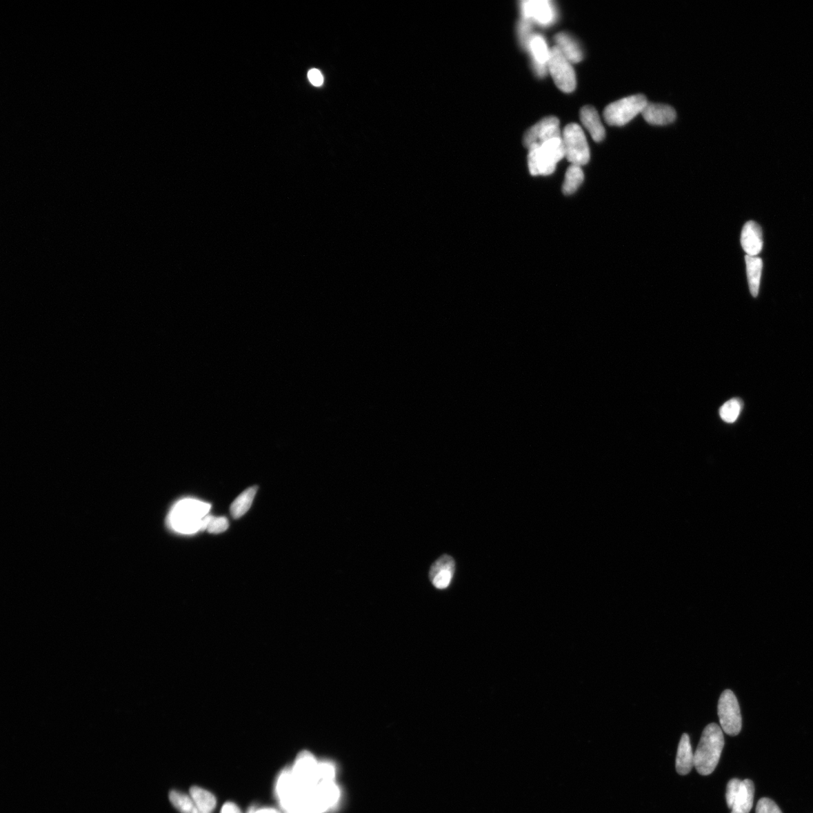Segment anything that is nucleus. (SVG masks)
Masks as SVG:
<instances>
[{
  "instance_id": "obj_1",
  "label": "nucleus",
  "mask_w": 813,
  "mask_h": 813,
  "mask_svg": "<svg viewBox=\"0 0 813 813\" xmlns=\"http://www.w3.org/2000/svg\"><path fill=\"white\" fill-rule=\"evenodd\" d=\"M725 746L722 729L711 723L703 730L694 753V767L701 775L708 776L716 770Z\"/></svg>"
},
{
  "instance_id": "obj_2",
  "label": "nucleus",
  "mask_w": 813,
  "mask_h": 813,
  "mask_svg": "<svg viewBox=\"0 0 813 813\" xmlns=\"http://www.w3.org/2000/svg\"><path fill=\"white\" fill-rule=\"evenodd\" d=\"M211 505L199 500L185 499L172 508L168 523L172 530L182 534L202 531L203 521L208 515Z\"/></svg>"
},
{
  "instance_id": "obj_3",
  "label": "nucleus",
  "mask_w": 813,
  "mask_h": 813,
  "mask_svg": "<svg viewBox=\"0 0 813 813\" xmlns=\"http://www.w3.org/2000/svg\"><path fill=\"white\" fill-rule=\"evenodd\" d=\"M565 157L562 137L529 149L528 166L533 176H547L553 174L558 162Z\"/></svg>"
},
{
  "instance_id": "obj_4",
  "label": "nucleus",
  "mask_w": 813,
  "mask_h": 813,
  "mask_svg": "<svg viewBox=\"0 0 813 813\" xmlns=\"http://www.w3.org/2000/svg\"><path fill=\"white\" fill-rule=\"evenodd\" d=\"M340 798L339 786L334 781L319 780L310 791L303 794L298 813H324L334 806Z\"/></svg>"
},
{
  "instance_id": "obj_5",
  "label": "nucleus",
  "mask_w": 813,
  "mask_h": 813,
  "mask_svg": "<svg viewBox=\"0 0 813 813\" xmlns=\"http://www.w3.org/2000/svg\"><path fill=\"white\" fill-rule=\"evenodd\" d=\"M646 97L636 94L622 98L606 106L604 119L608 125L621 127L643 112L648 104Z\"/></svg>"
},
{
  "instance_id": "obj_6",
  "label": "nucleus",
  "mask_w": 813,
  "mask_h": 813,
  "mask_svg": "<svg viewBox=\"0 0 813 813\" xmlns=\"http://www.w3.org/2000/svg\"><path fill=\"white\" fill-rule=\"evenodd\" d=\"M562 139L565 157L572 164L581 167L589 162L590 148L584 131L579 125L573 123L566 126Z\"/></svg>"
},
{
  "instance_id": "obj_7",
  "label": "nucleus",
  "mask_w": 813,
  "mask_h": 813,
  "mask_svg": "<svg viewBox=\"0 0 813 813\" xmlns=\"http://www.w3.org/2000/svg\"><path fill=\"white\" fill-rule=\"evenodd\" d=\"M319 763L314 755L308 751L301 752L295 760L291 768L292 777L301 796L319 782Z\"/></svg>"
},
{
  "instance_id": "obj_8",
  "label": "nucleus",
  "mask_w": 813,
  "mask_h": 813,
  "mask_svg": "<svg viewBox=\"0 0 813 813\" xmlns=\"http://www.w3.org/2000/svg\"><path fill=\"white\" fill-rule=\"evenodd\" d=\"M556 86L565 93L572 92L576 87V73L570 63L556 46L550 50L547 64Z\"/></svg>"
},
{
  "instance_id": "obj_9",
  "label": "nucleus",
  "mask_w": 813,
  "mask_h": 813,
  "mask_svg": "<svg viewBox=\"0 0 813 813\" xmlns=\"http://www.w3.org/2000/svg\"><path fill=\"white\" fill-rule=\"evenodd\" d=\"M718 714L721 727L730 736H737L742 729L740 705L734 693L730 690L723 692L718 704Z\"/></svg>"
},
{
  "instance_id": "obj_10",
  "label": "nucleus",
  "mask_w": 813,
  "mask_h": 813,
  "mask_svg": "<svg viewBox=\"0 0 813 813\" xmlns=\"http://www.w3.org/2000/svg\"><path fill=\"white\" fill-rule=\"evenodd\" d=\"M275 793L279 803L287 813L298 812L301 795L293 782L291 768L284 769L278 776Z\"/></svg>"
},
{
  "instance_id": "obj_11",
  "label": "nucleus",
  "mask_w": 813,
  "mask_h": 813,
  "mask_svg": "<svg viewBox=\"0 0 813 813\" xmlns=\"http://www.w3.org/2000/svg\"><path fill=\"white\" fill-rule=\"evenodd\" d=\"M561 137L560 121L556 117H551L541 120L532 127L524 135L523 143L529 150L534 145Z\"/></svg>"
},
{
  "instance_id": "obj_12",
  "label": "nucleus",
  "mask_w": 813,
  "mask_h": 813,
  "mask_svg": "<svg viewBox=\"0 0 813 813\" xmlns=\"http://www.w3.org/2000/svg\"><path fill=\"white\" fill-rule=\"evenodd\" d=\"M521 7L523 19L536 21L543 26L554 20V8L548 0H525Z\"/></svg>"
},
{
  "instance_id": "obj_13",
  "label": "nucleus",
  "mask_w": 813,
  "mask_h": 813,
  "mask_svg": "<svg viewBox=\"0 0 813 813\" xmlns=\"http://www.w3.org/2000/svg\"><path fill=\"white\" fill-rule=\"evenodd\" d=\"M456 564L454 558L445 554L439 558L431 566L430 579L435 588L445 590L453 580Z\"/></svg>"
},
{
  "instance_id": "obj_14",
  "label": "nucleus",
  "mask_w": 813,
  "mask_h": 813,
  "mask_svg": "<svg viewBox=\"0 0 813 813\" xmlns=\"http://www.w3.org/2000/svg\"><path fill=\"white\" fill-rule=\"evenodd\" d=\"M741 244L747 256L757 257L763 248V232L761 226L750 221L744 225L741 234Z\"/></svg>"
},
{
  "instance_id": "obj_15",
  "label": "nucleus",
  "mask_w": 813,
  "mask_h": 813,
  "mask_svg": "<svg viewBox=\"0 0 813 813\" xmlns=\"http://www.w3.org/2000/svg\"><path fill=\"white\" fill-rule=\"evenodd\" d=\"M644 119L653 126H667L676 119V112L666 104L648 103L642 112Z\"/></svg>"
},
{
  "instance_id": "obj_16",
  "label": "nucleus",
  "mask_w": 813,
  "mask_h": 813,
  "mask_svg": "<svg viewBox=\"0 0 813 813\" xmlns=\"http://www.w3.org/2000/svg\"><path fill=\"white\" fill-rule=\"evenodd\" d=\"M527 47L530 49L536 72L540 77L545 76L551 48H548L543 37L539 35H532Z\"/></svg>"
},
{
  "instance_id": "obj_17",
  "label": "nucleus",
  "mask_w": 813,
  "mask_h": 813,
  "mask_svg": "<svg viewBox=\"0 0 813 813\" xmlns=\"http://www.w3.org/2000/svg\"><path fill=\"white\" fill-rule=\"evenodd\" d=\"M580 118L583 126L588 130L595 142L603 141L605 135V128L601 118L595 108L591 106H586L580 112Z\"/></svg>"
},
{
  "instance_id": "obj_18",
  "label": "nucleus",
  "mask_w": 813,
  "mask_h": 813,
  "mask_svg": "<svg viewBox=\"0 0 813 813\" xmlns=\"http://www.w3.org/2000/svg\"><path fill=\"white\" fill-rule=\"evenodd\" d=\"M694 767V753L687 734L681 736L676 755V768L680 775H687Z\"/></svg>"
},
{
  "instance_id": "obj_19",
  "label": "nucleus",
  "mask_w": 813,
  "mask_h": 813,
  "mask_svg": "<svg viewBox=\"0 0 813 813\" xmlns=\"http://www.w3.org/2000/svg\"><path fill=\"white\" fill-rule=\"evenodd\" d=\"M554 39L556 46L570 63H576L581 61L583 53L576 40L565 32L556 34Z\"/></svg>"
},
{
  "instance_id": "obj_20",
  "label": "nucleus",
  "mask_w": 813,
  "mask_h": 813,
  "mask_svg": "<svg viewBox=\"0 0 813 813\" xmlns=\"http://www.w3.org/2000/svg\"><path fill=\"white\" fill-rule=\"evenodd\" d=\"M754 794V783L750 779L743 780L730 813H750L753 806Z\"/></svg>"
},
{
  "instance_id": "obj_21",
  "label": "nucleus",
  "mask_w": 813,
  "mask_h": 813,
  "mask_svg": "<svg viewBox=\"0 0 813 813\" xmlns=\"http://www.w3.org/2000/svg\"><path fill=\"white\" fill-rule=\"evenodd\" d=\"M745 264L751 294L753 297H757L760 289L763 261L757 257L746 256Z\"/></svg>"
},
{
  "instance_id": "obj_22",
  "label": "nucleus",
  "mask_w": 813,
  "mask_h": 813,
  "mask_svg": "<svg viewBox=\"0 0 813 813\" xmlns=\"http://www.w3.org/2000/svg\"><path fill=\"white\" fill-rule=\"evenodd\" d=\"M190 795L197 808L202 813H211L217 806L215 796L200 787L193 786Z\"/></svg>"
},
{
  "instance_id": "obj_23",
  "label": "nucleus",
  "mask_w": 813,
  "mask_h": 813,
  "mask_svg": "<svg viewBox=\"0 0 813 813\" xmlns=\"http://www.w3.org/2000/svg\"><path fill=\"white\" fill-rule=\"evenodd\" d=\"M258 487H252L245 490L238 496L231 505L230 511L234 519H241L250 510L254 496H256Z\"/></svg>"
},
{
  "instance_id": "obj_24",
  "label": "nucleus",
  "mask_w": 813,
  "mask_h": 813,
  "mask_svg": "<svg viewBox=\"0 0 813 813\" xmlns=\"http://www.w3.org/2000/svg\"><path fill=\"white\" fill-rule=\"evenodd\" d=\"M584 172H583L581 168L572 164L565 172L563 192L566 195L576 192L584 181Z\"/></svg>"
},
{
  "instance_id": "obj_25",
  "label": "nucleus",
  "mask_w": 813,
  "mask_h": 813,
  "mask_svg": "<svg viewBox=\"0 0 813 813\" xmlns=\"http://www.w3.org/2000/svg\"><path fill=\"white\" fill-rule=\"evenodd\" d=\"M743 409V401L740 399L734 398L725 402L719 410V414L722 421L727 423L736 421Z\"/></svg>"
},
{
  "instance_id": "obj_26",
  "label": "nucleus",
  "mask_w": 813,
  "mask_h": 813,
  "mask_svg": "<svg viewBox=\"0 0 813 813\" xmlns=\"http://www.w3.org/2000/svg\"><path fill=\"white\" fill-rule=\"evenodd\" d=\"M170 800L181 813H196L199 810L191 796L182 792L172 791L170 793Z\"/></svg>"
},
{
  "instance_id": "obj_27",
  "label": "nucleus",
  "mask_w": 813,
  "mask_h": 813,
  "mask_svg": "<svg viewBox=\"0 0 813 813\" xmlns=\"http://www.w3.org/2000/svg\"><path fill=\"white\" fill-rule=\"evenodd\" d=\"M741 785L742 781L739 779H733L727 784L726 801L727 806L730 810L734 807L736 796L740 792Z\"/></svg>"
},
{
  "instance_id": "obj_28",
  "label": "nucleus",
  "mask_w": 813,
  "mask_h": 813,
  "mask_svg": "<svg viewBox=\"0 0 813 813\" xmlns=\"http://www.w3.org/2000/svg\"><path fill=\"white\" fill-rule=\"evenodd\" d=\"M229 528V522L225 517H214L210 516L207 530L210 533L219 534L223 532Z\"/></svg>"
},
{
  "instance_id": "obj_29",
  "label": "nucleus",
  "mask_w": 813,
  "mask_h": 813,
  "mask_svg": "<svg viewBox=\"0 0 813 813\" xmlns=\"http://www.w3.org/2000/svg\"><path fill=\"white\" fill-rule=\"evenodd\" d=\"M756 813H783L781 810L777 806L776 803L769 799H761L756 807Z\"/></svg>"
},
{
  "instance_id": "obj_30",
  "label": "nucleus",
  "mask_w": 813,
  "mask_h": 813,
  "mask_svg": "<svg viewBox=\"0 0 813 813\" xmlns=\"http://www.w3.org/2000/svg\"><path fill=\"white\" fill-rule=\"evenodd\" d=\"M519 36L524 46H527L531 34V23L528 19H523L519 24Z\"/></svg>"
},
{
  "instance_id": "obj_31",
  "label": "nucleus",
  "mask_w": 813,
  "mask_h": 813,
  "mask_svg": "<svg viewBox=\"0 0 813 813\" xmlns=\"http://www.w3.org/2000/svg\"><path fill=\"white\" fill-rule=\"evenodd\" d=\"M308 77L310 83L314 86L319 87L323 84L324 79L322 73L317 69L310 70Z\"/></svg>"
},
{
  "instance_id": "obj_32",
  "label": "nucleus",
  "mask_w": 813,
  "mask_h": 813,
  "mask_svg": "<svg viewBox=\"0 0 813 813\" xmlns=\"http://www.w3.org/2000/svg\"><path fill=\"white\" fill-rule=\"evenodd\" d=\"M220 813H242L239 807L232 802L226 803L223 808H221Z\"/></svg>"
},
{
  "instance_id": "obj_33",
  "label": "nucleus",
  "mask_w": 813,
  "mask_h": 813,
  "mask_svg": "<svg viewBox=\"0 0 813 813\" xmlns=\"http://www.w3.org/2000/svg\"><path fill=\"white\" fill-rule=\"evenodd\" d=\"M248 813H280L275 809L265 808L257 810L254 807H252L248 811Z\"/></svg>"
},
{
  "instance_id": "obj_34",
  "label": "nucleus",
  "mask_w": 813,
  "mask_h": 813,
  "mask_svg": "<svg viewBox=\"0 0 813 813\" xmlns=\"http://www.w3.org/2000/svg\"><path fill=\"white\" fill-rule=\"evenodd\" d=\"M196 813H202V812H201L199 810H198V811H197Z\"/></svg>"
},
{
  "instance_id": "obj_35",
  "label": "nucleus",
  "mask_w": 813,
  "mask_h": 813,
  "mask_svg": "<svg viewBox=\"0 0 813 813\" xmlns=\"http://www.w3.org/2000/svg\"><path fill=\"white\" fill-rule=\"evenodd\" d=\"M295 813H298V812H295Z\"/></svg>"
}]
</instances>
